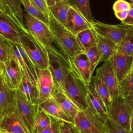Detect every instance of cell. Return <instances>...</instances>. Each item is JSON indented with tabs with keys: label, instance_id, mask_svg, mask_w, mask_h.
I'll list each match as a JSON object with an SVG mask.
<instances>
[{
	"label": "cell",
	"instance_id": "6da1fadb",
	"mask_svg": "<svg viewBox=\"0 0 133 133\" xmlns=\"http://www.w3.org/2000/svg\"><path fill=\"white\" fill-rule=\"evenodd\" d=\"M48 17L49 27L56 44L68 60L72 59L83 52L78 45L76 36L59 22L50 12L48 15Z\"/></svg>",
	"mask_w": 133,
	"mask_h": 133
},
{
	"label": "cell",
	"instance_id": "7a4b0ae2",
	"mask_svg": "<svg viewBox=\"0 0 133 133\" xmlns=\"http://www.w3.org/2000/svg\"><path fill=\"white\" fill-rule=\"evenodd\" d=\"M48 69L51 74L55 90L63 91L64 79L71 72L70 64L64 55L56 48L47 50Z\"/></svg>",
	"mask_w": 133,
	"mask_h": 133
},
{
	"label": "cell",
	"instance_id": "3957f363",
	"mask_svg": "<svg viewBox=\"0 0 133 133\" xmlns=\"http://www.w3.org/2000/svg\"><path fill=\"white\" fill-rule=\"evenodd\" d=\"M20 45L37 70L47 69L48 58L46 49L29 32H23Z\"/></svg>",
	"mask_w": 133,
	"mask_h": 133
},
{
	"label": "cell",
	"instance_id": "277c9868",
	"mask_svg": "<svg viewBox=\"0 0 133 133\" xmlns=\"http://www.w3.org/2000/svg\"><path fill=\"white\" fill-rule=\"evenodd\" d=\"M63 92L81 111H85L88 108L86 100L88 86L76 77L71 72L64 79Z\"/></svg>",
	"mask_w": 133,
	"mask_h": 133
},
{
	"label": "cell",
	"instance_id": "5b68a950",
	"mask_svg": "<svg viewBox=\"0 0 133 133\" xmlns=\"http://www.w3.org/2000/svg\"><path fill=\"white\" fill-rule=\"evenodd\" d=\"M23 17L28 32L47 51L55 48L54 44L56 42L48 25L26 12Z\"/></svg>",
	"mask_w": 133,
	"mask_h": 133
},
{
	"label": "cell",
	"instance_id": "8992f818",
	"mask_svg": "<svg viewBox=\"0 0 133 133\" xmlns=\"http://www.w3.org/2000/svg\"><path fill=\"white\" fill-rule=\"evenodd\" d=\"M133 111L125 97L119 95L112 100L108 112L109 117L130 131Z\"/></svg>",
	"mask_w": 133,
	"mask_h": 133
},
{
	"label": "cell",
	"instance_id": "52a82bcc",
	"mask_svg": "<svg viewBox=\"0 0 133 133\" xmlns=\"http://www.w3.org/2000/svg\"><path fill=\"white\" fill-rule=\"evenodd\" d=\"M104 121L94 113L88 108L80 111L74 119V125L79 130L87 133H105Z\"/></svg>",
	"mask_w": 133,
	"mask_h": 133
},
{
	"label": "cell",
	"instance_id": "ba28073f",
	"mask_svg": "<svg viewBox=\"0 0 133 133\" xmlns=\"http://www.w3.org/2000/svg\"><path fill=\"white\" fill-rule=\"evenodd\" d=\"M16 107L24 124L30 133H33L34 122L40 110L39 105L29 102L18 89L16 90Z\"/></svg>",
	"mask_w": 133,
	"mask_h": 133
},
{
	"label": "cell",
	"instance_id": "9c48e42d",
	"mask_svg": "<svg viewBox=\"0 0 133 133\" xmlns=\"http://www.w3.org/2000/svg\"><path fill=\"white\" fill-rule=\"evenodd\" d=\"M96 76L104 83L113 99L120 95L119 83L114 70L112 57L97 69Z\"/></svg>",
	"mask_w": 133,
	"mask_h": 133
},
{
	"label": "cell",
	"instance_id": "30bf717a",
	"mask_svg": "<svg viewBox=\"0 0 133 133\" xmlns=\"http://www.w3.org/2000/svg\"><path fill=\"white\" fill-rule=\"evenodd\" d=\"M12 43V53L17 59L23 76L37 87V72L35 66L20 44Z\"/></svg>",
	"mask_w": 133,
	"mask_h": 133
},
{
	"label": "cell",
	"instance_id": "8fae6325",
	"mask_svg": "<svg viewBox=\"0 0 133 133\" xmlns=\"http://www.w3.org/2000/svg\"><path fill=\"white\" fill-rule=\"evenodd\" d=\"M131 26L123 24L111 25L97 21L91 24V28L97 33L109 38L116 45L126 36Z\"/></svg>",
	"mask_w": 133,
	"mask_h": 133
},
{
	"label": "cell",
	"instance_id": "7c38bea8",
	"mask_svg": "<svg viewBox=\"0 0 133 133\" xmlns=\"http://www.w3.org/2000/svg\"><path fill=\"white\" fill-rule=\"evenodd\" d=\"M69 61L71 66V72L88 86L92 79V73L85 52L83 51L79 53Z\"/></svg>",
	"mask_w": 133,
	"mask_h": 133
},
{
	"label": "cell",
	"instance_id": "4fadbf2b",
	"mask_svg": "<svg viewBox=\"0 0 133 133\" xmlns=\"http://www.w3.org/2000/svg\"><path fill=\"white\" fill-rule=\"evenodd\" d=\"M2 74L7 85L12 89L19 88L23 74L14 56L4 63L2 62Z\"/></svg>",
	"mask_w": 133,
	"mask_h": 133
},
{
	"label": "cell",
	"instance_id": "5bb4252c",
	"mask_svg": "<svg viewBox=\"0 0 133 133\" xmlns=\"http://www.w3.org/2000/svg\"><path fill=\"white\" fill-rule=\"evenodd\" d=\"M23 32L25 31L9 16L3 12L0 14V36L12 43L20 44Z\"/></svg>",
	"mask_w": 133,
	"mask_h": 133
},
{
	"label": "cell",
	"instance_id": "9a60e30c",
	"mask_svg": "<svg viewBox=\"0 0 133 133\" xmlns=\"http://www.w3.org/2000/svg\"><path fill=\"white\" fill-rule=\"evenodd\" d=\"M16 106V90L11 89L0 75V122L4 116L13 111Z\"/></svg>",
	"mask_w": 133,
	"mask_h": 133
},
{
	"label": "cell",
	"instance_id": "2e32d148",
	"mask_svg": "<svg viewBox=\"0 0 133 133\" xmlns=\"http://www.w3.org/2000/svg\"><path fill=\"white\" fill-rule=\"evenodd\" d=\"M37 87L39 92V103H41L52 98L55 89L52 77L48 69L37 70Z\"/></svg>",
	"mask_w": 133,
	"mask_h": 133
},
{
	"label": "cell",
	"instance_id": "e0dca14e",
	"mask_svg": "<svg viewBox=\"0 0 133 133\" xmlns=\"http://www.w3.org/2000/svg\"><path fill=\"white\" fill-rule=\"evenodd\" d=\"M0 129L8 133H30L20 117L16 106L12 111L4 116L0 122Z\"/></svg>",
	"mask_w": 133,
	"mask_h": 133
},
{
	"label": "cell",
	"instance_id": "ac0fdd59",
	"mask_svg": "<svg viewBox=\"0 0 133 133\" xmlns=\"http://www.w3.org/2000/svg\"><path fill=\"white\" fill-rule=\"evenodd\" d=\"M86 100L88 105V108L94 113L98 115L104 121L109 117L108 110L96 91L92 78L88 85Z\"/></svg>",
	"mask_w": 133,
	"mask_h": 133
},
{
	"label": "cell",
	"instance_id": "d6986e66",
	"mask_svg": "<svg viewBox=\"0 0 133 133\" xmlns=\"http://www.w3.org/2000/svg\"><path fill=\"white\" fill-rule=\"evenodd\" d=\"M20 0H0L2 11L9 16L25 32H28L24 23Z\"/></svg>",
	"mask_w": 133,
	"mask_h": 133
},
{
	"label": "cell",
	"instance_id": "ffe728a7",
	"mask_svg": "<svg viewBox=\"0 0 133 133\" xmlns=\"http://www.w3.org/2000/svg\"><path fill=\"white\" fill-rule=\"evenodd\" d=\"M114 70L119 83L125 78L133 63V56L117 50L112 56Z\"/></svg>",
	"mask_w": 133,
	"mask_h": 133
},
{
	"label": "cell",
	"instance_id": "44dd1931",
	"mask_svg": "<svg viewBox=\"0 0 133 133\" xmlns=\"http://www.w3.org/2000/svg\"><path fill=\"white\" fill-rule=\"evenodd\" d=\"M66 28L76 36L80 32L91 28V26L78 11L70 6L68 11Z\"/></svg>",
	"mask_w": 133,
	"mask_h": 133
},
{
	"label": "cell",
	"instance_id": "7402d4cb",
	"mask_svg": "<svg viewBox=\"0 0 133 133\" xmlns=\"http://www.w3.org/2000/svg\"><path fill=\"white\" fill-rule=\"evenodd\" d=\"M93 31L96 39V46L100 56L99 61V64L111 58L117 51V45L109 38L98 34L94 30Z\"/></svg>",
	"mask_w": 133,
	"mask_h": 133
},
{
	"label": "cell",
	"instance_id": "603a6c76",
	"mask_svg": "<svg viewBox=\"0 0 133 133\" xmlns=\"http://www.w3.org/2000/svg\"><path fill=\"white\" fill-rule=\"evenodd\" d=\"M39 107L40 109L56 120L63 121L69 124H74V121L64 113L52 98L39 103Z\"/></svg>",
	"mask_w": 133,
	"mask_h": 133
},
{
	"label": "cell",
	"instance_id": "cb8c5ba5",
	"mask_svg": "<svg viewBox=\"0 0 133 133\" xmlns=\"http://www.w3.org/2000/svg\"><path fill=\"white\" fill-rule=\"evenodd\" d=\"M52 98L60 107L64 113L73 121L76 115L81 111L69 98L66 95L60 90H55Z\"/></svg>",
	"mask_w": 133,
	"mask_h": 133
},
{
	"label": "cell",
	"instance_id": "d4e9b609",
	"mask_svg": "<svg viewBox=\"0 0 133 133\" xmlns=\"http://www.w3.org/2000/svg\"><path fill=\"white\" fill-rule=\"evenodd\" d=\"M18 89L29 102L39 105V97L37 87L24 76H22Z\"/></svg>",
	"mask_w": 133,
	"mask_h": 133
},
{
	"label": "cell",
	"instance_id": "484cf974",
	"mask_svg": "<svg viewBox=\"0 0 133 133\" xmlns=\"http://www.w3.org/2000/svg\"><path fill=\"white\" fill-rule=\"evenodd\" d=\"M70 5L66 0H60L54 6L49 7V10L54 17L62 25L66 27L69 9Z\"/></svg>",
	"mask_w": 133,
	"mask_h": 133
},
{
	"label": "cell",
	"instance_id": "4316f807",
	"mask_svg": "<svg viewBox=\"0 0 133 133\" xmlns=\"http://www.w3.org/2000/svg\"><path fill=\"white\" fill-rule=\"evenodd\" d=\"M76 37L79 47L84 52L97 46L96 39L92 28L80 32L76 35Z\"/></svg>",
	"mask_w": 133,
	"mask_h": 133
},
{
	"label": "cell",
	"instance_id": "83f0119b",
	"mask_svg": "<svg viewBox=\"0 0 133 133\" xmlns=\"http://www.w3.org/2000/svg\"><path fill=\"white\" fill-rule=\"evenodd\" d=\"M68 2L70 6L78 11L90 24L91 26L92 23L97 21L91 14L89 6V0H69Z\"/></svg>",
	"mask_w": 133,
	"mask_h": 133
},
{
	"label": "cell",
	"instance_id": "f1b7e54d",
	"mask_svg": "<svg viewBox=\"0 0 133 133\" xmlns=\"http://www.w3.org/2000/svg\"><path fill=\"white\" fill-rule=\"evenodd\" d=\"M92 79L96 91L104 102L109 112V109L113 100L110 92L106 85L100 78L95 76L92 77Z\"/></svg>",
	"mask_w": 133,
	"mask_h": 133
},
{
	"label": "cell",
	"instance_id": "f546056e",
	"mask_svg": "<svg viewBox=\"0 0 133 133\" xmlns=\"http://www.w3.org/2000/svg\"><path fill=\"white\" fill-rule=\"evenodd\" d=\"M26 13L39 19L49 25V17L42 12L34 3L32 0H20Z\"/></svg>",
	"mask_w": 133,
	"mask_h": 133
},
{
	"label": "cell",
	"instance_id": "4dcf8cb0",
	"mask_svg": "<svg viewBox=\"0 0 133 133\" xmlns=\"http://www.w3.org/2000/svg\"><path fill=\"white\" fill-rule=\"evenodd\" d=\"M52 123V118L46 112L39 110L36 117L34 127L33 133H39Z\"/></svg>",
	"mask_w": 133,
	"mask_h": 133
},
{
	"label": "cell",
	"instance_id": "1f68e13d",
	"mask_svg": "<svg viewBox=\"0 0 133 133\" xmlns=\"http://www.w3.org/2000/svg\"><path fill=\"white\" fill-rule=\"evenodd\" d=\"M117 47V50L133 56V26H131L126 36Z\"/></svg>",
	"mask_w": 133,
	"mask_h": 133
},
{
	"label": "cell",
	"instance_id": "d6a6232c",
	"mask_svg": "<svg viewBox=\"0 0 133 133\" xmlns=\"http://www.w3.org/2000/svg\"><path fill=\"white\" fill-rule=\"evenodd\" d=\"M12 56L11 42L0 36V62L4 63Z\"/></svg>",
	"mask_w": 133,
	"mask_h": 133
},
{
	"label": "cell",
	"instance_id": "836d02e7",
	"mask_svg": "<svg viewBox=\"0 0 133 133\" xmlns=\"http://www.w3.org/2000/svg\"><path fill=\"white\" fill-rule=\"evenodd\" d=\"M104 128L105 133H131L109 117L104 121Z\"/></svg>",
	"mask_w": 133,
	"mask_h": 133
},
{
	"label": "cell",
	"instance_id": "e575fe53",
	"mask_svg": "<svg viewBox=\"0 0 133 133\" xmlns=\"http://www.w3.org/2000/svg\"><path fill=\"white\" fill-rule=\"evenodd\" d=\"M85 54L89 61L91 73L93 74L94 70L98 64L100 59L99 54L97 46L94 47L86 51Z\"/></svg>",
	"mask_w": 133,
	"mask_h": 133
},
{
	"label": "cell",
	"instance_id": "d590c367",
	"mask_svg": "<svg viewBox=\"0 0 133 133\" xmlns=\"http://www.w3.org/2000/svg\"><path fill=\"white\" fill-rule=\"evenodd\" d=\"M133 90V75L124 78L119 86L120 95L126 97Z\"/></svg>",
	"mask_w": 133,
	"mask_h": 133
},
{
	"label": "cell",
	"instance_id": "8d00e7d4",
	"mask_svg": "<svg viewBox=\"0 0 133 133\" xmlns=\"http://www.w3.org/2000/svg\"><path fill=\"white\" fill-rule=\"evenodd\" d=\"M52 119L55 125L57 133H72L69 123L63 121L56 120L52 117Z\"/></svg>",
	"mask_w": 133,
	"mask_h": 133
},
{
	"label": "cell",
	"instance_id": "74e56055",
	"mask_svg": "<svg viewBox=\"0 0 133 133\" xmlns=\"http://www.w3.org/2000/svg\"><path fill=\"white\" fill-rule=\"evenodd\" d=\"M113 8L114 13L119 11H129L130 8V3L125 0H117L113 4Z\"/></svg>",
	"mask_w": 133,
	"mask_h": 133
},
{
	"label": "cell",
	"instance_id": "f35d334b",
	"mask_svg": "<svg viewBox=\"0 0 133 133\" xmlns=\"http://www.w3.org/2000/svg\"><path fill=\"white\" fill-rule=\"evenodd\" d=\"M36 6L44 13L48 15L50 11L45 0H32Z\"/></svg>",
	"mask_w": 133,
	"mask_h": 133
},
{
	"label": "cell",
	"instance_id": "ab89813d",
	"mask_svg": "<svg viewBox=\"0 0 133 133\" xmlns=\"http://www.w3.org/2000/svg\"><path fill=\"white\" fill-rule=\"evenodd\" d=\"M122 23L124 25L133 26V4H130V8L128 11L127 17L122 21Z\"/></svg>",
	"mask_w": 133,
	"mask_h": 133
},
{
	"label": "cell",
	"instance_id": "60d3db41",
	"mask_svg": "<svg viewBox=\"0 0 133 133\" xmlns=\"http://www.w3.org/2000/svg\"><path fill=\"white\" fill-rule=\"evenodd\" d=\"M39 133H57L55 125L52 121V123L47 127H46L45 129L43 130Z\"/></svg>",
	"mask_w": 133,
	"mask_h": 133
},
{
	"label": "cell",
	"instance_id": "b9f144b4",
	"mask_svg": "<svg viewBox=\"0 0 133 133\" xmlns=\"http://www.w3.org/2000/svg\"><path fill=\"white\" fill-rule=\"evenodd\" d=\"M128 11H119V12H117L114 13L116 17L120 20L121 21H123L125 20L126 17H127Z\"/></svg>",
	"mask_w": 133,
	"mask_h": 133
},
{
	"label": "cell",
	"instance_id": "7bdbcfd3",
	"mask_svg": "<svg viewBox=\"0 0 133 133\" xmlns=\"http://www.w3.org/2000/svg\"><path fill=\"white\" fill-rule=\"evenodd\" d=\"M125 98L133 111V90L131 91Z\"/></svg>",
	"mask_w": 133,
	"mask_h": 133
},
{
	"label": "cell",
	"instance_id": "ee69618b",
	"mask_svg": "<svg viewBox=\"0 0 133 133\" xmlns=\"http://www.w3.org/2000/svg\"><path fill=\"white\" fill-rule=\"evenodd\" d=\"M60 1V0H45L48 7L54 6L55 4H56L57 3H58Z\"/></svg>",
	"mask_w": 133,
	"mask_h": 133
},
{
	"label": "cell",
	"instance_id": "f6af8a7d",
	"mask_svg": "<svg viewBox=\"0 0 133 133\" xmlns=\"http://www.w3.org/2000/svg\"><path fill=\"white\" fill-rule=\"evenodd\" d=\"M71 130H72V133H81L80 131L78 129H77L74 125L73 124H69Z\"/></svg>",
	"mask_w": 133,
	"mask_h": 133
},
{
	"label": "cell",
	"instance_id": "bcb514c9",
	"mask_svg": "<svg viewBox=\"0 0 133 133\" xmlns=\"http://www.w3.org/2000/svg\"><path fill=\"white\" fill-rule=\"evenodd\" d=\"M130 131L131 133H133V115L131 117L130 124Z\"/></svg>",
	"mask_w": 133,
	"mask_h": 133
},
{
	"label": "cell",
	"instance_id": "7dc6e473",
	"mask_svg": "<svg viewBox=\"0 0 133 133\" xmlns=\"http://www.w3.org/2000/svg\"><path fill=\"white\" fill-rule=\"evenodd\" d=\"M133 75V63H132V66H131V69H130L129 72H128V73L127 74V76L125 77V78L128 77H129V76H131V75Z\"/></svg>",
	"mask_w": 133,
	"mask_h": 133
},
{
	"label": "cell",
	"instance_id": "c3c4849f",
	"mask_svg": "<svg viewBox=\"0 0 133 133\" xmlns=\"http://www.w3.org/2000/svg\"><path fill=\"white\" fill-rule=\"evenodd\" d=\"M2 62H0V75L2 73Z\"/></svg>",
	"mask_w": 133,
	"mask_h": 133
},
{
	"label": "cell",
	"instance_id": "681fc988",
	"mask_svg": "<svg viewBox=\"0 0 133 133\" xmlns=\"http://www.w3.org/2000/svg\"><path fill=\"white\" fill-rule=\"evenodd\" d=\"M0 133H8L7 132L3 130H2V129H0Z\"/></svg>",
	"mask_w": 133,
	"mask_h": 133
},
{
	"label": "cell",
	"instance_id": "f907efd6",
	"mask_svg": "<svg viewBox=\"0 0 133 133\" xmlns=\"http://www.w3.org/2000/svg\"><path fill=\"white\" fill-rule=\"evenodd\" d=\"M129 1L130 2V4H133V0H129Z\"/></svg>",
	"mask_w": 133,
	"mask_h": 133
},
{
	"label": "cell",
	"instance_id": "816d5d0a",
	"mask_svg": "<svg viewBox=\"0 0 133 133\" xmlns=\"http://www.w3.org/2000/svg\"><path fill=\"white\" fill-rule=\"evenodd\" d=\"M80 131V132H81V133H87V132H84V131H81V130H79Z\"/></svg>",
	"mask_w": 133,
	"mask_h": 133
},
{
	"label": "cell",
	"instance_id": "f5cc1de1",
	"mask_svg": "<svg viewBox=\"0 0 133 133\" xmlns=\"http://www.w3.org/2000/svg\"><path fill=\"white\" fill-rule=\"evenodd\" d=\"M2 13H3V12L2 11V10H1V8H0V14H2Z\"/></svg>",
	"mask_w": 133,
	"mask_h": 133
},
{
	"label": "cell",
	"instance_id": "db71d44e",
	"mask_svg": "<svg viewBox=\"0 0 133 133\" xmlns=\"http://www.w3.org/2000/svg\"><path fill=\"white\" fill-rule=\"evenodd\" d=\"M66 1H69V0H66Z\"/></svg>",
	"mask_w": 133,
	"mask_h": 133
}]
</instances>
